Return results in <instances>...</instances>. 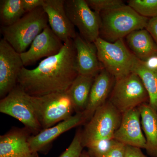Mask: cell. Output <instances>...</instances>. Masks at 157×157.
<instances>
[{"mask_svg":"<svg viewBox=\"0 0 157 157\" xmlns=\"http://www.w3.org/2000/svg\"><path fill=\"white\" fill-rule=\"evenodd\" d=\"M78 75L76 50L73 39L64 43L58 53L46 58L32 70L24 67L17 85L29 95L41 97L67 91Z\"/></svg>","mask_w":157,"mask_h":157,"instance_id":"1","label":"cell"},{"mask_svg":"<svg viewBox=\"0 0 157 157\" xmlns=\"http://www.w3.org/2000/svg\"><path fill=\"white\" fill-rule=\"evenodd\" d=\"M100 15V37L110 42L124 39L134 31L146 28L150 19L125 4L101 12Z\"/></svg>","mask_w":157,"mask_h":157,"instance_id":"2","label":"cell"},{"mask_svg":"<svg viewBox=\"0 0 157 157\" xmlns=\"http://www.w3.org/2000/svg\"><path fill=\"white\" fill-rule=\"evenodd\" d=\"M48 25L42 6L28 12L12 25L1 26L3 38L20 54L26 51L35 38Z\"/></svg>","mask_w":157,"mask_h":157,"instance_id":"3","label":"cell"},{"mask_svg":"<svg viewBox=\"0 0 157 157\" xmlns=\"http://www.w3.org/2000/svg\"><path fill=\"white\" fill-rule=\"evenodd\" d=\"M35 113L42 130L53 126L73 116L75 108L67 91L31 96Z\"/></svg>","mask_w":157,"mask_h":157,"instance_id":"4","label":"cell"},{"mask_svg":"<svg viewBox=\"0 0 157 157\" xmlns=\"http://www.w3.org/2000/svg\"><path fill=\"white\" fill-rule=\"evenodd\" d=\"M94 43L102 67L115 79L132 73L137 58L128 48L124 39L110 42L99 37Z\"/></svg>","mask_w":157,"mask_h":157,"instance_id":"5","label":"cell"},{"mask_svg":"<svg viewBox=\"0 0 157 157\" xmlns=\"http://www.w3.org/2000/svg\"><path fill=\"white\" fill-rule=\"evenodd\" d=\"M122 113L109 101L94 113L82 130V142L87 147L97 141L113 139L120 125Z\"/></svg>","mask_w":157,"mask_h":157,"instance_id":"6","label":"cell"},{"mask_svg":"<svg viewBox=\"0 0 157 157\" xmlns=\"http://www.w3.org/2000/svg\"><path fill=\"white\" fill-rule=\"evenodd\" d=\"M108 101L121 113L149 103V96L139 76L132 73L115 79Z\"/></svg>","mask_w":157,"mask_h":157,"instance_id":"7","label":"cell"},{"mask_svg":"<svg viewBox=\"0 0 157 157\" xmlns=\"http://www.w3.org/2000/svg\"><path fill=\"white\" fill-rule=\"evenodd\" d=\"M0 112L22 123L32 135L42 131L35 113L31 96L18 85L0 101Z\"/></svg>","mask_w":157,"mask_h":157,"instance_id":"8","label":"cell"},{"mask_svg":"<svg viewBox=\"0 0 157 157\" xmlns=\"http://www.w3.org/2000/svg\"><path fill=\"white\" fill-rule=\"evenodd\" d=\"M65 8L79 35L88 42L94 43L100 37V14L90 9L86 0H66Z\"/></svg>","mask_w":157,"mask_h":157,"instance_id":"9","label":"cell"},{"mask_svg":"<svg viewBox=\"0 0 157 157\" xmlns=\"http://www.w3.org/2000/svg\"><path fill=\"white\" fill-rule=\"evenodd\" d=\"M24 67L20 54L4 39L0 41V97H6L17 84Z\"/></svg>","mask_w":157,"mask_h":157,"instance_id":"10","label":"cell"},{"mask_svg":"<svg viewBox=\"0 0 157 157\" xmlns=\"http://www.w3.org/2000/svg\"><path fill=\"white\" fill-rule=\"evenodd\" d=\"M63 45L64 42L48 25L35 38L29 50L20 54L24 65L28 66L42 58L55 55L60 51Z\"/></svg>","mask_w":157,"mask_h":157,"instance_id":"11","label":"cell"},{"mask_svg":"<svg viewBox=\"0 0 157 157\" xmlns=\"http://www.w3.org/2000/svg\"><path fill=\"white\" fill-rule=\"evenodd\" d=\"M64 0H43L42 7L47 14L48 25L59 39L64 43L77 35L65 8Z\"/></svg>","mask_w":157,"mask_h":157,"instance_id":"12","label":"cell"},{"mask_svg":"<svg viewBox=\"0 0 157 157\" xmlns=\"http://www.w3.org/2000/svg\"><path fill=\"white\" fill-rule=\"evenodd\" d=\"M138 107L122 113L121 121L113 139L127 146L145 149L146 139L142 132Z\"/></svg>","mask_w":157,"mask_h":157,"instance_id":"13","label":"cell"},{"mask_svg":"<svg viewBox=\"0 0 157 157\" xmlns=\"http://www.w3.org/2000/svg\"><path fill=\"white\" fill-rule=\"evenodd\" d=\"M31 133L25 128H13L0 136V157H39L29 142Z\"/></svg>","mask_w":157,"mask_h":157,"instance_id":"14","label":"cell"},{"mask_svg":"<svg viewBox=\"0 0 157 157\" xmlns=\"http://www.w3.org/2000/svg\"><path fill=\"white\" fill-rule=\"evenodd\" d=\"M86 123V121L83 113H76L68 119L42 130L37 135H31L29 138V142L34 151L44 152L47 150L53 140L63 133Z\"/></svg>","mask_w":157,"mask_h":157,"instance_id":"15","label":"cell"},{"mask_svg":"<svg viewBox=\"0 0 157 157\" xmlns=\"http://www.w3.org/2000/svg\"><path fill=\"white\" fill-rule=\"evenodd\" d=\"M76 50V68L78 74L96 76L103 69L98 59L94 43L77 34L73 39Z\"/></svg>","mask_w":157,"mask_h":157,"instance_id":"16","label":"cell"},{"mask_svg":"<svg viewBox=\"0 0 157 157\" xmlns=\"http://www.w3.org/2000/svg\"><path fill=\"white\" fill-rule=\"evenodd\" d=\"M115 79L103 68L95 77L90 92L86 108L83 113L86 123L97 109L106 103L114 85Z\"/></svg>","mask_w":157,"mask_h":157,"instance_id":"17","label":"cell"},{"mask_svg":"<svg viewBox=\"0 0 157 157\" xmlns=\"http://www.w3.org/2000/svg\"><path fill=\"white\" fill-rule=\"evenodd\" d=\"M125 40L131 52L140 61L157 56V44L145 29L134 31L125 37Z\"/></svg>","mask_w":157,"mask_h":157,"instance_id":"18","label":"cell"},{"mask_svg":"<svg viewBox=\"0 0 157 157\" xmlns=\"http://www.w3.org/2000/svg\"><path fill=\"white\" fill-rule=\"evenodd\" d=\"M141 125L146 139L145 149L149 155L157 157V113L145 103L138 107Z\"/></svg>","mask_w":157,"mask_h":157,"instance_id":"19","label":"cell"},{"mask_svg":"<svg viewBox=\"0 0 157 157\" xmlns=\"http://www.w3.org/2000/svg\"><path fill=\"white\" fill-rule=\"evenodd\" d=\"M95 76L78 74L68 90L75 112H83L87 105Z\"/></svg>","mask_w":157,"mask_h":157,"instance_id":"20","label":"cell"},{"mask_svg":"<svg viewBox=\"0 0 157 157\" xmlns=\"http://www.w3.org/2000/svg\"><path fill=\"white\" fill-rule=\"evenodd\" d=\"M132 73L140 77L149 96L148 104L157 113V70L147 68L138 59H136Z\"/></svg>","mask_w":157,"mask_h":157,"instance_id":"21","label":"cell"},{"mask_svg":"<svg viewBox=\"0 0 157 157\" xmlns=\"http://www.w3.org/2000/svg\"><path fill=\"white\" fill-rule=\"evenodd\" d=\"M25 14L22 0L0 1V20L2 26L14 24Z\"/></svg>","mask_w":157,"mask_h":157,"instance_id":"22","label":"cell"},{"mask_svg":"<svg viewBox=\"0 0 157 157\" xmlns=\"http://www.w3.org/2000/svg\"><path fill=\"white\" fill-rule=\"evenodd\" d=\"M128 6L143 17H157V0H130Z\"/></svg>","mask_w":157,"mask_h":157,"instance_id":"23","label":"cell"},{"mask_svg":"<svg viewBox=\"0 0 157 157\" xmlns=\"http://www.w3.org/2000/svg\"><path fill=\"white\" fill-rule=\"evenodd\" d=\"M116 141L114 139L97 141L87 147V153L91 157H102L107 153Z\"/></svg>","mask_w":157,"mask_h":157,"instance_id":"24","label":"cell"},{"mask_svg":"<svg viewBox=\"0 0 157 157\" xmlns=\"http://www.w3.org/2000/svg\"><path fill=\"white\" fill-rule=\"evenodd\" d=\"M86 2L92 10L99 14L125 5L121 0H86Z\"/></svg>","mask_w":157,"mask_h":157,"instance_id":"25","label":"cell"},{"mask_svg":"<svg viewBox=\"0 0 157 157\" xmlns=\"http://www.w3.org/2000/svg\"><path fill=\"white\" fill-rule=\"evenodd\" d=\"M83 148L82 142V130L79 129L76 131L69 147L59 157H80Z\"/></svg>","mask_w":157,"mask_h":157,"instance_id":"26","label":"cell"},{"mask_svg":"<svg viewBox=\"0 0 157 157\" xmlns=\"http://www.w3.org/2000/svg\"><path fill=\"white\" fill-rule=\"evenodd\" d=\"M126 145L117 140L115 144L102 157H124Z\"/></svg>","mask_w":157,"mask_h":157,"instance_id":"27","label":"cell"},{"mask_svg":"<svg viewBox=\"0 0 157 157\" xmlns=\"http://www.w3.org/2000/svg\"><path fill=\"white\" fill-rule=\"evenodd\" d=\"M43 0H22V5L26 13L42 6Z\"/></svg>","mask_w":157,"mask_h":157,"instance_id":"28","label":"cell"},{"mask_svg":"<svg viewBox=\"0 0 157 157\" xmlns=\"http://www.w3.org/2000/svg\"><path fill=\"white\" fill-rule=\"evenodd\" d=\"M157 44V17L150 18L145 28Z\"/></svg>","mask_w":157,"mask_h":157,"instance_id":"29","label":"cell"},{"mask_svg":"<svg viewBox=\"0 0 157 157\" xmlns=\"http://www.w3.org/2000/svg\"><path fill=\"white\" fill-rule=\"evenodd\" d=\"M124 157H147L138 147L130 146L126 147Z\"/></svg>","mask_w":157,"mask_h":157,"instance_id":"30","label":"cell"},{"mask_svg":"<svg viewBox=\"0 0 157 157\" xmlns=\"http://www.w3.org/2000/svg\"><path fill=\"white\" fill-rule=\"evenodd\" d=\"M141 61L147 68L151 70H157V56L151 57L144 61Z\"/></svg>","mask_w":157,"mask_h":157,"instance_id":"31","label":"cell"},{"mask_svg":"<svg viewBox=\"0 0 157 157\" xmlns=\"http://www.w3.org/2000/svg\"><path fill=\"white\" fill-rule=\"evenodd\" d=\"M80 157H91L88 154L87 152L85 151H83L82 153L81 156Z\"/></svg>","mask_w":157,"mask_h":157,"instance_id":"32","label":"cell"}]
</instances>
